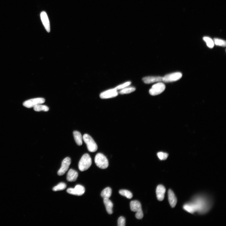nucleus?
Wrapping results in <instances>:
<instances>
[{"instance_id":"nucleus-5","label":"nucleus","mask_w":226,"mask_h":226,"mask_svg":"<svg viewBox=\"0 0 226 226\" xmlns=\"http://www.w3.org/2000/svg\"><path fill=\"white\" fill-rule=\"evenodd\" d=\"M45 101V99L43 98H34L25 101L23 103V105L27 108H31L37 105L42 104Z\"/></svg>"},{"instance_id":"nucleus-1","label":"nucleus","mask_w":226,"mask_h":226,"mask_svg":"<svg viewBox=\"0 0 226 226\" xmlns=\"http://www.w3.org/2000/svg\"><path fill=\"white\" fill-rule=\"evenodd\" d=\"M91 164L92 160L90 155L88 154H84L79 162V169L81 172L86 171L90 167Z\"/></svg>"},{"instance_id":"nucleus-4","label":"nucleus","mask_w":226,"mask_h":226,"mask_svg":"<svg viewBox=\"0 0 226 226\" xmlns=\"http://www.w3.org/2000/svg\"><path fill=\"white\" fill-rule=\"evenodd\" d=\"M165 89V85L164 83L159 82L153 85L149 90V93L153 96L158 95L163 92Z\"/></svg>"},{"instance_id":"nucleus-14","label":"nucleus","mask_w":226,"mask_h":226,"mask_svg":"<svg viewBox=\"0 0 226 226\" xmlns=\"http://www.w3.org/2000/svg\"><path fill=\"white\" fill-rule=\"evenodd\" d=\"M168 198L170 205L172 208H174L177 204V201L174 194L171 190H168Z\"/></svg>"},{"instance_id":"nucleus-8","label":"nucleus","mask_w":226,"mask_h":226,"mask_svg":"<svg viewBox=\"0 0 226 226\" xmlns=\"http://www.w3.org/2000/svg\"><path fill=\"white\" fill-rule=\"evenodd\" d=\"M85 191L84 188L80 185H77L75 188H69L67 190L69 194L79 196L83 195Z\"/></svg>"},{"instance_id":"nucleus-25","label":"nucleus","mask_w":226,"mask_h":226,"mask_svg":"<svg viewBox=\"0 0 226 226\" xmlns=\"http://www.w3.org/2000/svg\"><path fill=\"white\" fill-rule=\"evenodd\" d=\"M157 155L159 159L161 160H166L168 156V154L163 152H159L157 154Z\"/></svg>"},{"instance_id":"nucleus-27","label":"nucleus","mask_w":226,"mask_h":226,"mask_svg":"<svg viewBox=\"0 0 226 226\" xmlns=\"http://www.w3.org/2000/svg\"><path fill=\"white\" fill-rule=\"evenodd\" d=\"M126 221L125 218L123 216H121L118 218L117 221L118 226H124L125 225Z\"/></svg>"},{"instance_id":"nucleus-3","label":"nucleus","mask_w":226,"mask_h":226,"mask_svg":"<svg viewBox=\"0 0 226 226\" xmlns=\"http://www.w3.org/2000/svg\"><path fill=\"white\" fill-rule=\"evenodd\" d=\"M83 139L86 144L89 151L90 152H94L97 151L98 149L97 144L91 136L87 134H85L83 136Z\"/></svg>"},{"instance_id":"nucleus-11","label":"nucleus","mask_w":226,"mask_h":226,"mask_svg":"<svg viewBox=\"0 0 226 226\" xmlns=\"http://www.w3.org/2000/svg\"><path fill=\"white\" fill-rule=\"evenodd\" d=\"M165 187L161 185H158L156 190L157 198L159 201H162L165 197L166 192Z\"/></svg>"},{"instance_id":"nucleus-2","label":"nucleus","mask_w":226,"mask_h":226,"mask_svg":"<svg viewBox=\"0 0 226 226\" xmlns=\"http://www.w3.org/2000/svg\"><path fill=\"white\" fill-rule=\"evenodd\" d=\"M95 164L98 168L102 169H105L109 165L108 160L103 154L99 153L96 155L95 158Z\"/></svg>"},{"instance_id":"nucleus-16","label":"nucleus","mask_w":226,"mask_h":226,"mask_svg":"<svg viewBox=\"0 0 226 226\" xmlns=\"http://www.w3.org/2000/svg\"><path fill=\"white\" fill-rule=\"evenodd\" d=\"M103 202L105 205L107 213L110 214L113 213V204L109 199H104Z\"/></svg>"},{"instance_id":"nucleus-18","label":"nucleus","mask_w":226,"mask_h":226,"mask_svg":"<svg viewBox=\"0 0 226 226\" xmlns=\"http://www.w3.org/2000/svg\"><path fill=\"white\" fill-rule=\"evenodd\" d=\"M112 190L109 187H107L104 189L101 192V195L102 198L109 199L112 194Z\"/></svg>"},{"instance_id":"nucleus-12","label":"nucleus","mask_w":226,"mask_h":226,"mask_svg":"<svg viewBox=\"0 0 226 226\" xmlns=\"http://www.w3.org/2000/svg\"><path fill=\"white\" fill-rule=\"evenodd\" d=\"M163 77L161 76H147L142 79L143 82L146 84H150L162 81Z\"/></svg>"},{"instance_id":"nucleus-20","label":"nucleus","mask_w":226,"mask_h":226,"mask_svg":"<svg viewBox=\"0 0 226 226\" xmlns=\"http://www.w3.org/2000/svg\"><path fill=\"white\" fill-rule=\"evenodd\" d=\"M136 90V89L133 87H127L121 90L120 91V93L122 95L128 94Z\"/></svg>"},{"instance_id":"nucleus-28","label":"nucleus","mask_w":226,"mask_h":226,"mask_svg":"<svg viewBox=\"0 0 226 226\" xmlns=\"http://www.w3.org/2000/svg\"><path fill=\"white\" fill-rule=\"evenodd\" d=\"M144 216L142 210L136 212L135 217L137 219L140 220L142 219Z\"/></svg>"},{"instance_id":"nucleus-6","label":"nucleus","mask_w":226,"mask_h":226,"mask_svg":"<svg viewBox=\"0 0 226 226\" xmlns=\"http://www.w3.org/2000/svg\"><path fill=\"white\" fill-rule=\"evenodd\" d=\"M182 73L177 72L166 75L163 77L162 81L165 82H171L178 80L182 77Z\"/></svg>"},{"instance_id":"nucleus-17","label":"nucleus","mask_w":226,"mask_h":226,"mask_svg":"<svg viewBox=\"0 0 226 226\" xmlns=\"http://www.w3.org/2000/svg\"><path fill=\"white\" fill-rule=\"evenodd\" d=\"M74 139L78 145L81 146L82 144V137L81 133L76 131L73 132Z\"/></svg>"},{"instance_id":"nucleus-7","label":"nucleus","mask_w":226,"mask_h":226,"mask_svg":"<svg viewBox=\"0 0 226 226\" xmlns=\"http://www.w3.org/2000/svg\"><path fill=\"white\" fill-rule=\"evenodd\" d=\"M71 163V159L69 157H67L65 158L62 162L61 167L58 170V174L60 176L64 175L67 171Z\"/></svg>"},{"instance_id":"nucleus-19","label":"nucleus","mask_w":226,"mask_h":226,"mask_svg":"<svg viewBox=\"0 0 226 226\" xmlns=\"http://www.w3.org/2000/svg\"><path fill=\"white\" fill-rule=\"evenodd\" d=\"M35 111L36 112H40L43 111L44 112H47L49 110V107L46 105H42V104L37 105L33 107Z\"/></svg>"},{"instance_id":"nucleus-21","label":"nucleus","mask_w":226,"mask_h":226,"mask_svg":"<svg viewBox=\"0 0 226 226\" xmlns=\"http://www.w3.org/2000/svg\"><path fill=\"white\" fill-rule=\"evenodd\" d=\"M120 194L122 196H125L128 199H131L133 197L132 192L127 190H120Z\"/></svg>"},{"instance_id":"nucleus-15","label":"nucleus","mask_w":226,"mask_h":226,"mask_svg":"<svg viewBox=\"0 0 226 226\" xmlns=\"http://www.w3.org/2000/svg\"><path fill=\"white\" fill-rule=\"evenodd\" d=\"M130 207L133 212H137L142 210L141 204L137 201H132L130 203Z\"/></svg>"},{"instance_id":"nucleus-23","label":"nucleus","mask_w":226,"mask_h":226,"mask_svg":"<svg viewBox=\"0 0 226 226\" xmlns=\"http://www.w3.org/2000/svg\"><path fill=\"white\" fill-rule=\"evenodd\" d=\"M66 188V184L64 183H59L57 186L54 187L53 189L54 191H57L64 190Z\"/></svg>"},{"instance_id":"nucleus-24","label":"nucleus","mask_w":226,"mask_h":226,"mask_svg":"<svg viewBox=\"0 0 226 226\" xmlns=\"http://www.w3.org/2000/svg\"><path fill=\"white\" fill-rule=\"evenodd\" d=\"M214 43L215 45L218 46L225 47L226 43L225 41L218 38L214 39Z\"/></svg>"},{"instance_id":"nucleus-10","label":"nucleus","mask_w":226,"mask_h":226,"mask_svg":"<svg viewBox=\"0 0 226 226\" xmlns=\"http://www.w3.org/2000/svg\"><path fill=\"white\" fill-rule=\"evenodd\" d=\"M40 17L43 24L48 32L50 31V22L47 14L45 12H43L40 14Z\"/></svg>"},{"instance_id":"nucleus-9","label":"nucleus","mask_w":226,"mask_h":226,"mask_svg":"<svg viewBox=\"0 0 226 226\" xmlns=\"http://www.w3.org/2000/svg\"><path fill=\"white\" fill-rule=\"evenodd\" d=\"M115 88L110 89L103 92L100 94V97L101 99H107L115 97L118 93Z\"/></svg>"},{"instance_id":"nucleus-13","label":"nucleus","mask_w":226,"mask_h":226,"mask_svg":"<svg viewBox=\"0 0 226 226\" xmlns=\"http://www.w3.org/2000/svg\"><path fill=\"white\" fill-rule=\"evenodd\" d=\"M78 174L75 170L70 169L69 170L67 176V179L69 182L76 181L78 177Z\"/></svg>"},{"instance_id":"nucleus-26","label":"nucleus","mask_w":226,"mask_h":226,"mask_svg":"<svg viewBox=\"0 0 226 226\" xmlns=\"http://www.w3.org/2000/svg\"><path fill=\"white\" fill-rule=\"evenodd\" d=\"M131 81H128V82H126L123 84H122L119 85L116 87L115 88L117 90H121L123 89L126 87L130 85L131 84Z\"/></svg>"},{"instance_id":"nucleus-22","label":"nucleus","mask_w":226,"mask_h":226,"mask_svg":"<svg viewBox=\"0 0 226 226\" xmlns=\"http://www.w3.org/2000/svg\"><path fill=\"white\" fill-rule=\"evenodd\" d=\"M203 40L206 43L207 46L210 49H212L214 46V44L213 41L209 37H203Z\"/></svg>"}]
</instances>
